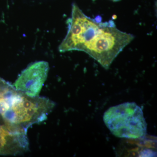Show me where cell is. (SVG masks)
<instances>
[{"label":"cell","instance_id":"cell-1","mask_svg":"<svg viewBox=\"0 0 157 157\" xmlns=\"http://www.w3.org/2000/svg\"><path fill=\"white\" fill-rule=\"evenodd\" d=\"M68 30L59 47L61 52L79 51L88 54L105 69L134 40L135 36L120 30L113 20L102 21L101 16H86L76 4L68 20Z\"/></svg>","mask_w":157,"mask_h":157},{"label":"cell","instance_id":"cell-5","mask_svg":"<svg viewBox=\"0 0 157 157\" xmlns=\"http://www.w3.org/2000/svg\"><path fill=\"white\" fill-rule=\"evenodd\" d=\"M27 132L6 124L0 126V154L16 155L28 150Z\"/></svg>","mask_w":157,"mask_h":157},{"label":"cell","instance_id":"cell-6","mask_svg":"<svg viewBox=\"0 0 157 157\" xmlns=\"http://www.w3.org/2000/svg\"><path fill=\"white\" fill-rule=\"evenodd\" d=\"M111 1H113L114 2H119V1H120V0H111Z\"/></svg>","mask_w":157,"mask_h":157},{"label":"cell","instance_id":"cell-4","mask_svg":"<svg viewBox=\"0 0 157 157\" xmlns=\"http://www.w3.org/2000/svg\"><path fill=\"white\" fill-rule=\"evenodd\" d=\"M49 64L44 61L29 65L14 82L15 90L31 97L39 96L49 72Z\"/></svg>","mask_w":157,"mask_h":157},{"label":"cell","instance_id":"cell-3","mask_svg":"<svg viewBox=\"0 0 157 157\" xmlns=\"http://www.w3.org/2000/svg\"><path fill=\"white\" fill-rule=\"evenodd\" d=\"M103 120L116 137L141 139L146 136L147 124L143 111L135 102H126L110 107L104 113Z\"/></svg>","mask_w":157,"mask_h":157},{"label":"cell","instance_id":"cell-2","mask_svg":"<svg viewBox=\"0 0 157 157\" xmlns=\"http://www.w3.org/2000/svg\"><path fill=\"white\" fill-rule=\"evenodd\" d=\"M4 99L9 107L2 115L6 124L27 132L33 125L46 120L55 105L48 98L29 97L15 88Z\"/></svg>","mask_w":157,"mask_h":157}]
</instances>
